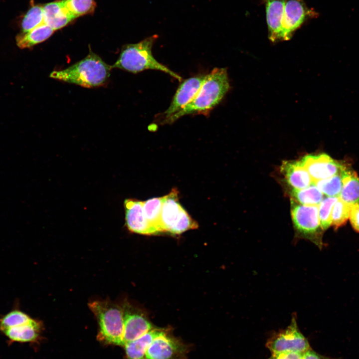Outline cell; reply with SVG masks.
<instances>
[{
    "instance_id": "obj_10",
    "label": "cell",
    "mask_w": 359,
    "mask_h": 359,
    "mask_svg": "<svg viewBox=\"0 0 359 359\" xmlns=\"http://www.w3.org/2000/svg\"><path fill=\"white\" fill-rule=\"evenodd\" d=\"M186 351L182 343L164 331L152 342L146 352L145 359H179Z\"/></svg>"
},
{
    "instance_id": "obj_29",
    "label": "cell",
    "mask_w": 359,
    "mask_h": 359,
    "mask_svg": "<svg viewBox=\"0 0 359 359\" xmlns=\"http://www.w3.org/2000/svg\"><path fill=\"white\" fill-rule=\"evenodd\" d=\"M349 219L353 228L359 232V203L351 204Z\"/></svg>"
},
{
    "instance_id": "obj_7",
    "label": "cell",
    "mask_w": 359,
    "mask_h": 359,
    "mask_svg": "<svg viewBox=\"0 0 359 359\" xmlns=\"http://www.w3.org/2000/svg\"><path fill=\"white\" fill-rule=\"evenodd\" d=\"M313 183L342 173L348 168L327 154L307 155L301 160Z\"/></svg>"
},
{
    "instance_id": "obj_20",
    "label": "cell",
    "mask_w": 359,
    "mask_h": 359,
    "mask_svg": "<svg viewBox=\"0 0 359 359\" xmlns=\"http://www.w3.org/2000/svg\"><path fill=\"white\" fill-rule=\"evenodd\" d=\"M343 183L339 197L350 204L359 203V178L356 173L349 169L344 172Z\"/></svg>"
},
{
    "instance_id": "obj_28",
    "label": "cell",
    "mask_w": 359,
    "mask_h": 359,
    "mask_svg": "<svg viewBox=\"0 0 359 359\" xmlns=\"http://www.w3.org/2000/svg\"><path fill=\"white\" fill-rule=\"evenodd\" d=\"M338 198L339 197L328 196L323 198L319 205V216L323 230L327 229L332 224V211Z\"/></svg>"
},
{
    "instance_id": "obj_31",
    "label": "cell",
    "mask_w": 359,
    "mask_h": 359,
    "mask_svg": "<svg viewBox=\"0 0 359 359\" xmlns=\"http://www.w3.org/2000/svg\"><path fill=\"white\" fill-rule=\"evenodd\" d=\"M302 359H338L322 356L311 349L304 353Z\"/></svg>"
},
{
    "instance_id": "obj_15",
    "label": "cell",
    "mask_w": 359,
    "mask_h": 359,
    "mask_svg": "<svg viewBox=\"0 0 359 359\" xmlns=\"http://www.w3.org/2000/svg\"><path fill=\"white\" fill-rule=\"evenodd\" d=\"M281 172L293 189H303L313 183L301 160L284 161L281 166Z\"/></svg>"
},
{
    "instance_id": "obj_1",
    "label": "cell",
    "mask_w": 359,
    "mask_h": 359,
    "mask_svg": "<svg viewBox=\"0 0 359 359\" xmlns=\"http://www.w3.org/2000/svg\"><path fill=\"white\" fill-rule=\"evenodd\" d=\"M230 88L226 69L215 68L205 78L194 98L181 110L165 119L172 123L190 114H207L221 101Z\"/></svg>"
},
{
    "instance_id": "obj_26",
    "label": "cell",
    "mask_w": 359,
    "mask_h": 359,
    "mask_svg": "<svg viewBox=\"0 0 359 359\" xmlns=\"http://www.w3.org/2000/svg\"><path fill=\"white\" fill-rule=\"evenodd\" d=\"M351 207V204L344 202L339 197L332 209L331 225L338 228L344 224L349 218Z\"/></svg>"
},
{
    "instance_id": "obj_4",
    "label": "cell",
    "mask_w": 359,
    "mask_h": 359,
    "mask_svg": "<svg viewBox=\"0 0 359 359\" xmlns=\"http://www.w3.org/2000/svg\"><path fill=\"white\" fill-rule=\"evenodd\" d=\"M88 306L99 325V339L105 343L124 347V319L121 306L106 299L92 301Z\"/></svg>"
},
{
    "instance_id": "obj_5",
    "label": "cell",
    "mask_w": 359,
    "mask_h": 359,
    "mask_svg": "<svg viewBox=\"0 0 359 359\" xmlns=\"http://www.w3.org/2000/svg\"><path fill=\"white\" fill-rule=\"evenodd\" d=\"M291 216L298 237L309 240L320 249L324 246L319 205H303L291 200Z\"/></svg>"
},
{
    "instance_id": "obj_21",
    "label": "cell",
    "mask_w": 359,
    "mask_h": 359,
    "mask_svg": "<svg viewBox=\"0 0 359 359\" xmlns=\"http://www.w3.org/2000/svg\"><path fill=\"white\" fill-rule=\"evenodd\" d=\"M163 200V196L143 201L144 215L155 234L162 232L161 217Z\"/></svg>"
},
{
    "instance_id": "obj_25",
    "label": "cell",
    "mask_w": 359,
    "mask_h": 359,
    "mask_svg": "<svg viewBox=\"0 0 359 359\" xmlns=\"http://www.w3.org/2000/svg\"><path fill=\"white\" fill-rule=\"evenodd\" d=\"M343 172L314 183L324 194L330 197H339L343 184Z\"/></svg>"
},
{
    "instance_id": "obj_8",
    "label": "cell",
    "mask_w": 359,
    "mask_h": 359,
    "mask_svg": "<svg viewBox=\"0 0 359 359\" xmlns=\"http://www.w3.org/2000/svg\"><path fill=\"white\" fill-rule=\"evenodd\" d=\"M316 16L303 0H285L283 20V40L290 39L294 31L310 18Z\"/></svg>"
},
{
    "instance_id": "obj_18",
    "label": "cell",
    "mask_w": 359,
    "mask_h": 359,
    "mask_svg": "<svg viewBox=\"0 0 359 359\" xmlns=\"http://www.w3.org/2000/svg\"><path fill=\"white\" fill-rule=\"evenodd\" d=\"M164 332L154 328L138 338L126 343L124 347L127 359H145L146 352L152 342Z\"/></svg>"
},
{
    "instance_id": "obj_3",
    "label": "cell",
    "mask_w": 359,
    "mask_h": 359,
    "mask_svg": "<svg viewBox=\"0 0 359 359\" xmlns=\"http://www.w3.org/2000/svg\"><path fill=\"white\" fill-rule=\"evenodd\" d=\"M158 38L154 35L136 43L124 45L119 58L112 66L130 72L137 73L147 69L161 71L181 81V77L158 61L152 54V47Z\"/></svg>"
},
{
    "instance_id": "obj_2",
    "label": "cell",
    "mask_w": 359,
    "mask_h": 359,
    "mask_svg": "<svg viewBox=\"0 0 359 359\" xmlns=\"http://www.w3.org/2000/svg\"><path fill=\"white\" fill-rule=\"evenodd\" d=\"M111 68L112 66L91 51L84 59L64 69L52 71L49 76L67 83L92 88L103 85L108 81Z\"/></svg>"
},
{
    "instance_id": "obj_27",
    "label": "cell",
    "mask_w": 359,
    "mask_h": 359,
    "mask_svg": "<svg viewBox=\"0 0 359 359\" xmlns=\"http://www.w3.org/2000/svg\"><path fill=\"white\" fill-rule=\"evenodd\" d=\"M65 5L75 18L92 12L96 6L94 0H64Z\"/></svg>"
},
{
    "instance_id": "obj_24",
    "label": "cell",
    "mask_w": 359,
    "mask_h": 359,
    "mask_svg": "<svg viewBox=\"0 0 359 359\" xmlns=\"http://www.w3.org/2000/svg\"><path fill=\"white\" fill-rule=\"evenodd\" d=\"M42 23H44L43 5L32 3L21 20L22 31H30Z\"/></svg>"
},
{
    "instance_id": "obj_23",
    "label": "cell",
    "mask_w": 359,
    "mask_h": 359,
    "mask_svg": "<svg viewBox=\"0 0 359 359\" xmlns=\"http://www.w3.org/2000/svg\"><path fill=\"white\" fill-rule=\"evenodd\" d=\"M17 304H15L11 311L0 318V331L26 323L32 319L21 311Z\"/></svg>"
},
{
    "instance_id": "obj_32",
    "label": "cell",
    "mask_w": 359,
    "mask_h": 359,
    "mask_svg": "<svg viewBox=\"0 0 359 359\" xmlns=\"http://www.w3.org/2000/svg\"><path fill=\"white\" fill-rule=\"evenodd\" d=\"M269 359H270V358H269Z\"/></svg>"
},
{
    "instance_id": "obj_14",
    "label": "cell",
    "mask_w": 359,
    "mask_h": 359,
    "mask_svg": "<svg viewBox=\"0 0 359 359\" xmlns=\"http://www.w3.org/2000/svg\"><path fill=\"white\" fill-rule=\"evenodd\" d=\"M178 193L177 188H174L163 196L161 217L162 232L171 233L180 217L184 208L179 202Z\"/></svg>"
},
{
    "instance_id": "obj_22",
    "label": "cell",
    "mask_w": 359,
    "mask_h": 359,
    "mask_svg": "<svg viewBox=\"0 0 359 359\" xmlns=\"http://www.w3.org/2000/svg\"><path fill=\"white\" fill-rule=\"evenodd\" d=\"M291 195L292 200L303 205H319L324 197V194L314 183L303 189H292Z\"/></svg>"
},
{
    "instance_id": "obj_13",
    "label": "cell",
    "mask_w": 359,
    "mask_h": 359,
    "mask_svg": "<svg viewBox=\"0 0 359 359\" xmlns=\"http://www.w3.org/2000/svg\"><path fill=\"white\" fill-rule=\"evenodd\" d=\"M265 5L268 37L272 42L283 40V20L285 0H262Z\"/></svg>"
},
{
    "instance_id": "obj_11",
    "label": "cell",
    "mask_w": 359,
    "mask_h": 359,
    "mask_svg": "<svg viewBox=\"0 0 359 359\" xmlns=\"http://www.w3.org/2000/svg\"><path fill=\"white\" fill-rule=\"evenodd\" d=\"M205 77V75L191 77L180 85L170 105L163 113L165 119L181 110L194 98Z\"/></svg>"
},
{
    "instance_id": "obj_19",
    "label": "cell",
    "mask_w": 359,
    "mask_h": 359,
    "mask_svg": "<svg viewBox=\"0 0 359 359\" xmlns=\"http://www.w3.org/2000/svg\"><path fill=\"white\" fill-rule=\"evenodd\" d=\"M54 31L50 26L42 23L30 31L18 33L15 37L16 45L21 49L32 47L47 39Z\"/></svg>"
},
{
    "instance_id": "obj_6",
    "label": "cell",
    "mask_w": 359,
    "mask_h": 359,
    "mask_svg": "<svg viewBox=\"0 0 359 359\" xmlns=\"http://www.w3.org/2000/svg\"><path fill=\"white\" fill-rule=\"evenodd\" d=\"M266 347L272 354L289 352L304 353L311 349L308 340L299 330L294 317L286 329L268 339Z\"/></svg>"
},
{
    "instance_id": "obj_16",
    "label": "cell",
    "mask_w": 359,
    "mask_h": 359,
    "mask_svg": "<svg viewBox=\"0 0 359 359\" xmlns=\"http://www.w3.org/2000/svg\"><path fill=\"white\" fill-rule=\"evenodd\" d=\"M44 23L54 31L67 25L75 19L67 9L64 0L51 2L43 5Z\"/></svg>"
},
{
    "instance_id": "obj_30",
    "label": "cell",
    "mask_w": 359,
    "mask_h": 359,
    "mask_svg": "<svg viewBox=\"0 0 359 359\" xmlns=\"http://www.w3.org/2000/svg\"><path fill=\"white\" fill-rule=\"evenodd\" d=\"M304 353L301 352H283L272 354L271 359H302Z\"/></svg>"
},
{
    "instance_id": "obj_9",
    "label": "cell",
    "mask_w": 359,
    "mask_h": 359,
    "mask_svg": "<svg viewBox=\"0 0 359 359\" xmlns=\"http://www.w3.org/2000/svg\"><path fill=\"white\" fill-rule=\"evenodd\" d=\"M124 319V345L154 329L146 316L128 302L121 305Z\"/></svg>"
},
{
    "instance_id": "obj_17",
    "label": "cell",
    "mask_w": 359,
    "mask_h": 359,
    "mask_svg": "<svg viewBox=\"0 0 359 359\" xmlns=\"http://www.w3.org/2000/svg\"><path fill=\"white\" fill-rule=\"evenodd\" d=\"M41 329L40 322L32 319L29 322L8 328L1 332L12 342L27 343L38 339Z\"/></svg>"
},
{
    "instance_id": "obj_12",
    "label": "cell",
    "mask_w": 359,
    "mask_h": 359,
    "mask_svg": "<svg viewBox=\"0 0 359 359\" xmlns=\"http://www.w3.org/2000/svg\"><path fill=\"white\" fill-rule=\"evenodd\" d=\"M124 205L126 224L130 231L145 235L155 234L144 215L143 201L126 199Z\"/></svg>"
}]
</instances>
